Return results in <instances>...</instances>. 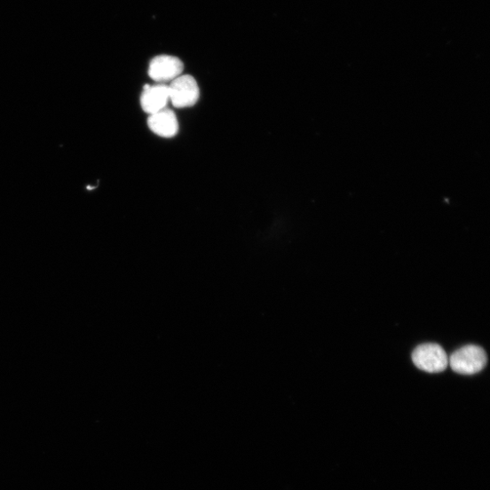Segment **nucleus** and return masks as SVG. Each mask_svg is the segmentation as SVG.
Masks as SVG:
<instances>
[{"label":"nucleus","mask_w":490,"mask_h":490,"mask_svg":"<svg viewBox=\"0 0 490 490\" xmlns=\"http://www.w3.org/2000/svg\"><path fill=\"white\" fill-rule=\"evenodd\" d=\"M183 71L184 64L178 58L161 55L151 60L148 75L157 84H166L180 76Z\"/></svg>","instance_id":"obj_4"},{"label":"nucleus","mask_w":490,"mask_h":490,"mask_svg":"<svg viewBox=\"0 0 490 490\" xmlns=\"http://www.w3.org/2000/svg\"><path fill=\"white\" fill-rule=\"evenodd\" d=\"M170 101L177 108L194 106L200 98L196 80L190 75H181L169 85Z\"/></svg>","instance_id":"obj_3"},{"label":"nucleus","mask_w":490,"mask_h":490,"mask_svg":"<svg viewBox=\"0 0 490 490\" xmlns=\"http://www.w3.org/2000/svg\"><path fill=\"white\" fill-rule=\"evenodd\" d=\"M413 361L418 369L430 374H439L447 369L448 358L443 348L436 344L418 346L413 352Z\"/></svg>","instance_id":"obj_2"},{"label":"nucleus","mask_w":490,"mask_h":490,"mask_svg":"<svg viewBox=\"0 0 490 490\" xmlns=\"http://www.w3.org/2000/svg\"><path fill=\"white\" fill-rule=\"evenodd\" d=\"M140 101L143 110L149 115L167 108L170 101L169 85H146Z\"/></svg>","instance_id":"obj_6"},{"label":"nucleus","mask_w":490,"mask_h":490,"mask_svg":"<svg viewBox=\"0 0 490 490\" xmlns=\"http://www.w3.org/2000/svg\"><path fill=\"white\" fill-rule=\"evenodd\" d=\"M147 122L150 130L163 138H174L179 130L176 114L168 108L150 115Z\"/></svg>","instance_id":"obj_5"},{"label":"nucleus","mask_w":490,"mask_h":490,"mask_svg":"<svg viewBox=\"0 0 490 490\" xmlns=\"http://www.w3.org/2000/svg\"><path fill=\"white\" fill-rule=\"evenodd\" d=\"M487 357L485 351L477 345H466L456 351L448 363L452 369L462 375H473L480 373L486 365Z\"/></svg>","instance_id":"obj_1"}]
</instances>
